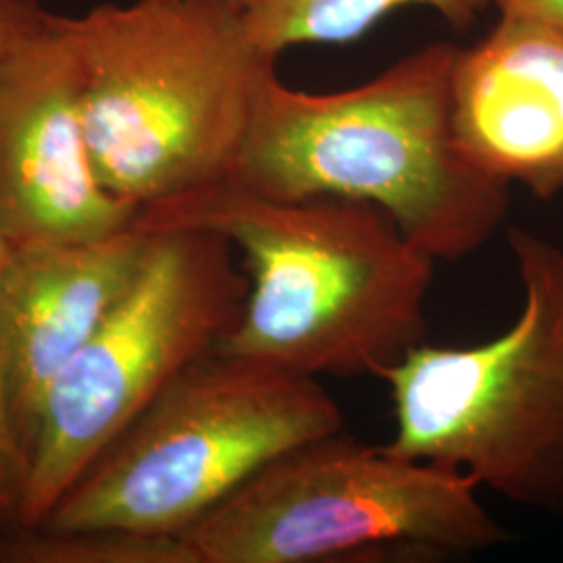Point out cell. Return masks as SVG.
<instances>
[{"instance_id": "6da1fadb", "label": "cell", "mask_w": 563, "mask_h": 563, "mask_svg": "<svg viewBox=\"0 0 563 563\" xmlns=\"http://www.w3.org/2000/svg\"><path fill=\"white\" fill-rule=\"evenodd\" d=\"M134 225L205 230L241 251L249 295L222 353L311 378H380L426 342L437 262L374 205L274 201L222 180L144 207Z\"/></svg>"}, {"instance_id": "7a4b0ae2", "label": "cell", "mask_w": 563, "mask_h": 563, "mask_svg": "<svg viewBox=\"0 0 563 563\" xmlns=\"http://www.w3.org/2000/svg\"><path fill=\"white\" fill-rule=\"evenodd\" d=\"M457 46L437 42L362 86L313 95L263 81L228 181L274 201L374 205L434 262H460L504 223L509 186L463 155L451 121Z\"/></svg>"}, {"instance_id": "3957f363", "label": "cell", "mask_w": 563, "mask_h": 563, "mask_svg": "<svg viewBox=\"0 0 563 563\" xmlns=\"http://www.w3.org/2000/svg\"><path fill=\"white\" fill-rule=\"evenodd\" d=\"M81 113L104 188L141 211L228 180L276 60L236 0L104 2L67 18Z\"/></svg>"}, {"instance_id": "277c9868", "label": "cell", "mask_w": 563, "mask_h": 563, "mask_svg": "<svg viewBox=\"0 0 563 563\" xmlns=\"http://www.w3.org/2000/svg\"><path fill=\"white\" fill-rule=\"evenodd\" d=\"M478 483L339 430L265 463L180 539L192 563L472 555L509 541Z\"/></svg>"}, {"instance_id": "5b68a950", "label": "cell", "mask_w": 563, "mask_h": 563, "mask_svg": "<svg viewBox=\"0 0 563 563\" xmlns=\"http://www.w3.org/2000/svg\"><path fill=\"white\" fill-rule=\"evenodd\" d=\"M344 430L318 378L211 351L109 444L44 528L181 537L265 463Z\"/></svg>"}, {"instance_id": "8992f818", "label": "cell", "mask_w": 563, "mask_h": 563, "mask_svg": "<svg viewBox=\"0 0 563 563\" xmlns=\"http://www.w3.org/2000/svg\"><path fill=\"white\" fill-rule=\"evenodd\" d=\"M507 242L526 295L520 318L474 346L422 342L384 369L395 416L386 446L563 516V251L520 228Z\"/></svg>"}, {"instance_id": "52a82bcc", "label": "cell", "mask_w": 563, "mask_h": 563, "mask_svg": "<svg viewBox=\"0 0 563 563\" xmlns=\"http://www.w3.org/2000/svg\"><path fill=\"white\" fill-rule=\"evenodd\" d=\"M148 234L136 280L46 393L11 528L46 522L102 451L241 318L249 278L230 242L205 230Z\"/></svg>"}, {"instance_id": "ba28073f", "label": "cell", "mask_w": 563, "mask_h": 563, "mask_svg": "<svg viewBox=\"0 0 563 563\" xmlns=\"http://www.w3.org/2000/svg\"><path fill=\"white\" fill-rule=\"evenodd\" d=\"M139 211L113 197L92 162L80 60L67 18L0 63V228L13 246L95 241Z\"/></svg>"}, {"instance_id": "9c48e42d", "label": "cell", "mask_w": 563, "mask_h": 563, "mask_svg": "<svg viewBox=\"0 0 563 563\" xmlns=\"http://www.w3.org/2000/svg\"><path fill=\"white\" fill-rule=\"evenodd\" d=\"M151 234L27 242L0 269V362L21 441L32 453L42 402L141 272Z\"/></svg>"}, {"instance_id": "30bf717a", "label": "cell", "mask_w": 563, "mask_h": 563, "mask_svg": "<svg viewBox=\"0 0 563 563\" xmlns=\"http://www.w3.org/2000/svg\"><path fill=\"white\" fill-rule=\"evenodd\" d=\"M499 13L483 41L457 48L455 141L484 176L551 199L563 192V30Z\"/></svg>"}, {"instance_id": "8fae6325", "label": "cell", "mask_w": 563, "mask_h": 563, "mask_svg": "<svg viewBox=\"0 0 563 563\" xmlns=\"http://www.w3.org/2000/svg\"><path fill=\"white\" fill-rule=\"evenodd\" d=\"M253 46L278 59L299 44H349L401 7H430L457 30L474 25L495 0H236Z\"/></svg>"}, {"instance_id": "7c38bea8", "label": "cell", "mask_w": 563, "mask_h": 563, "mask_svg": "<svg viewBox=\"0 0 563 563\" xmlns=\"http://www.w3.org/2000/svg\"><path fill=\"white\" fill-rule=\"evenodd\" d=\"M0 563H192L180 537L121 528H0Z\"/></svg>"}, {"instance_id": "4fadbf2b", "label": "cell", "mask_w": 563, "mask_h": 563, "mask_svg": "<svg viewBox=\"0 0 563 563\" xmlns=\"http://www.w3.org/2000/svg\"><path fill=\"white\" fill-rule=\"evenodd\" d=\"M30 474V457L13 416L4 367L0 362V528L18 523Z\"/></svg>"}, {"instance_id": "5bb4252c", "label": "cell", "mask_w": 563, "mask_h": 563, "mask_svg": "<svg viewBox=\"0 0 563 563\" xmlns=\"http://www.w3.org/2000/svg\"><path fill=\"white\" fill-rule=\"evenodd\" d=\"M53 15L36 0H0V63L41 36Z\"/></svg>"}, {"instance_id": "9a60e30c", "label": "cell", "mask_w": 563, "mask_h": 563, "mask_svg": "<svg viewBox=\"0 0 563 563\" xmlns=\"http://www.w3.org/2000/svg\"><path fill=\"white\" fill-rule=\"evenodd\" d=\"M499 11L520 13L563 30V0H495Z\"/></svg>"}, {"instance_id": "2e32d148", "label": "cell", "mask_w": 563, "mask_h": 563, "mask_svg": "<svg viewBox=\"0 0 563 563\" xmlns=\"http://www.w3.org/2000/svg\"><path fill=\"white\" fill-rule=\"evenodd\" d=\"M11 251H13V244L4 236V232H2V228H0V269L4 267V263H7L9 255H11Z\"/></svg>"}]
</instances>
